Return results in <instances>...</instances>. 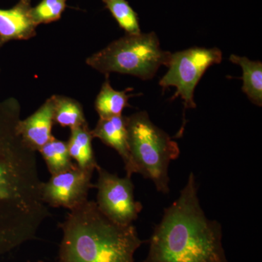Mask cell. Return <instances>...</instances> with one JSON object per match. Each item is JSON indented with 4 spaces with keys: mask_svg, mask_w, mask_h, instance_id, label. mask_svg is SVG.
Segmentation results:
<instances>
[{
    "mask_svg": "<svg viewBox=\"0 0 262 262\" xmlns=\"http://www.w3.org/2000/svg\"><path fill=\"white\" fill-rule=\"evenodd\" d=\"M20 116L18 100L0 101V256L34 239L50 216L36 151L17 131Z\"/></svg>",
    "mask_w": 262,
    "mask_h": 262,
    "instance_id": "obj_1",
    "label": "cell"
},
{
    "mask_svg": "<svg viewBox=\"0 0 262 262\" xmlns=\"http://www.w3.org/2000/svg\"><path fill=\"white\" fill-rule=\"evenodd\" d=\"M198 190L190 173L178 199L165 208L155 226L144 262H227L222 226L207 218Z\"/></svg>",
    "mask_w": 262,
    "mask_h": 262,
    "instance_id": "obj_2",
    "label": "cell"
},
{
    "mask_svg": "<svg viewBox=\"0 0 262 262\" xmlns=\"http://www.w3.org/2000/svg\"><path fill=\"white\" fill-rule=\"evenodd\" d=\"M60 227L63 238L57 262H134V253L144 243L134 225L115 223L89 200L71 210Z\"/></svg>",
    "mask_w": 262,
    "mask_h": 262,
    "instance_id": "obj_3",
    "label": "cell"
},
{
    "mask_svg": "<svg viewBox=\"0 0 262 262\" xmlns=\"http://www.w3.org/2000/svg\"><path fill=\"white\" fill-rule=\"evenodd\" d=\"M127 128L136 173L152 181L158 192L168 194L169 164L179 158V144L156 126L145 111L127 117Z\"/></svg>",
    "mask_w": 262,
    "mask_h": 262,
    "instance_id": "obj_4",
    "label": "cell"
},
{
    "mask_svg": "<svg viewBox=\"0 0 262 262\" xmlns=\"http://www.w3.org/2000/svg\"><path fill=\"white\" fill-rule=\"evenodd\" d=\"M171 53L160 48L155 32L124 36L110 43L86 60L94 70L110 75L112 72L151 80L162 66L168 67Z\"/></svg>",
    "mask_w": 262,
    "mask_h": 262,
    "instance_id": "obj_5",
    "label": "cell"
},
{
    "mask_svg": "<svg viewBox=\"0 0 262 262\" xmlns=\"http://www.w3.org/2000/svg\"><path fill=\"white\" fill-rule=\"evenodd\" d=\"M222 61V52L218 48H192L171 53L168 71L160 80L163 91L169 87L177 89L171 100L181 97L184 111L195 108L194 90L206 70Z\"/></svg>",
    "mask_w": 262,
    "mask_h": 262,
    "instance_id": "obj_6",
    "label": "cell"
},
{
    "mask_svg": "<svg viewBox=\"0 0 262 262\" xmlns=\"http://www.w3.org/2000/svg\"><path fill=\"white\" fill-rule=\"evenodd\" d=\"M97 188L98 209L115 223L133 225L137 220L143 206L134 196V185L131 177L120 178L98 165Z\"/></svg>",
    "mask_w": 262,
    "mask_h": 262,
    "instance_id": "obj_7",
    "label": "cell"
},
{
    "mask_svg": "<svg viewBox=\"0 0 262 262\" xmlns=\"http://www.w3.org/2000/svg\"><path fill=\"white\" fill-rule=\"evenodd\" d=\"M94 170L75 168L52 175L47 182L41 184L42 201L50 206L73 210L88 201Z\"/></svg>",
    "mask_w": 262,
    "mask_h": 262,
    "instance_id": "obj_8",
    "label": "cell"
},
{
    "mask_svg": "<svg viewBox=\"0 0 262 262\" xmlns=\"http://www.w3.org/2000/svg\"><path fill=\"white\" fill-rule=\"evenodd\" d=\"M32 0H19L10 9H0V48L12 40H27L37 34Z\"/></svg>",
    "mask_w": 262,
    "mask_h": 262,
    "instance_id": "obj_9",
    "label": "cell"
},
{
    "mask_svg": "<svg viewBox=\"0 0 262 262\" xmlns=\"http://www.w3.org/2000/svg\"><path fill=\"white\" fill-rule=\"evenodd\" d=\"M93 137L100 139L121 157L127 177L136 173V169L129 149L127 117L119 115L108 118H99L97 125L91 130Z\"/></svg>",
    "mask_w": 262,
    "mask_h": 262,
    "instance_id": "obj_10",
    "label": "cell"
},
{
    "mask_svg": "<svg viewBox=\"0 0 262 262\" xmlns=\"http://www.w3.org/2000/svg\"><path fill=\"white\" fill-rule=\"evenodd\" d=\"M54 103L52 96L48 98L35 113L25 120L20 119L17 131L24 143L31 149L38 151L54 138L52 135Z\"/></svg>",
    "mask_w": 262,
    "mask_h": 262,
    "instance_id": "obj_11",
    "label": "cell"
},
{
    "mask_svg": "<svg viewBox=\"0 0 262 262\" xmlns=\"http://www.w3.org/2000/svg\"><path fill=\"white\" fill-rule=\"evenodd\" d=\"M70 140L67 142L71 158L75 160L76 165L82 169L96 170L98 163L92 147V134L89 124L70 129Z\"/></svg>",
    "mask_w": 262,
    "mask_h": 262,
    "instance_id": "obj_12",
    "label": "cell"
},
{
    "mask_svg": "<svg viewBox=\"0 0 262 262\" xmlns=\"http://www.w3.org/2000/svg\"><path fill=\"white\" fill-rule=\"evenodd\" d=\"M229 61L239 65L243 70L242 91L253 104L262 106V63L246 57L231 55Z\"/></svg>",
    "mask_w": 262,
    "mask_h": 262,
    "instance_id": "obj_13",
    "label": "cell"
},
{
    "mask_svg": "<svg viewBox=\"0 0 262 262\" xmlns=\"http://www.w3.org/2000/svg\"><path fill=\"white\" fill-rule=\"evenodd\" d=\"M130 91H133V89H127L123 91L114 89L110 84L108 75H106V80L95 101V108L99 118L122 115L124 108L129 106V98L134 96L127 94Z\"/></svg>",
    "mask_w": 262,
    "mask_h": 262,
    "instance_id": "obj_14",
    "label": "cell"
},
{
    "mask_svg": "<svg viewBox=\"0 0 262 262\" xmlns=\"http://www.w3.org/2000/svg\"><path fill=\"white\" fill-rule=\"evenodd\" d=\"M53 121L61 127H74L88 125L83 108L78 101L67 96L54 95Z\"/></svg>",
    "mask_w": 262,
    "mask_h": 262,
    "instance_id": "obj_15",
    "label": "cell"
},
{
    "mask_svg": "<svg viewBox=\"0 0 262 262\" xmlns=\"http://www.w3.org/2000/svg\"><path fill=\"white\" fill-rule=\"evenodd\" d=\"M38 151L42 155L52 175L70 170L77 165L72 163L67 142L55 137Z\"/></svg>",
    "mask_w": 262,
    "mask_h": 262,
    "instance_id": "obj_16",
    "label": "cell"
},
{
    "mask_svg": "<svg viewBox=\"0 0 262 262\" xmlns=\"http://www.w3.org/2000/svg\"><path fill=\"white\" fill-rule=\"evenodd\" d=\"M106 8L122 29L128 34L141 33L139 17L126 0H103Z\"/></svg>",
    "mask_w": 262,
    "mask_h": 262,
    "instance_id": "obj_17",
    "label": "cell"
},
{
    "mask_svg": "<svg viewBox=\"0 0 262 262\" xmlns=\"http://www.w3.org/2000/svg\"><path fill=\"white\" fill-rule=\"evenodd\" d=\"M67 0H42L32 8V15L36 25L50 24L61 18L67 7Z\"/></svg>",
    "mask_w": 262,
    "mask_h": 262,
    "instance_id": "obj_18",
    "label": "cell"
},
{
    "mask_svg": "<svg viewBox=\"0 0 262 262\" xmlns=\"http://www.w3.org/2000/svg\"><path fill=\"white\" fill-rule=\"evenodd\" d=\"M38 262H43V261H38Z\"/></svg>",
    "mask_w": 262,
    "mask_h": 262,
    "instance_id": "obj_19",
    "label": "cell"
}]
</instances>
